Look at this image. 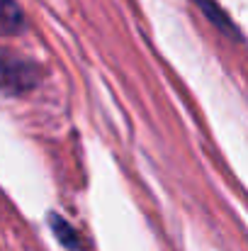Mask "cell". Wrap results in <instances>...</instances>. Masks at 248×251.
I'll use <instances>...</instances> for the list:
<instances>
[{
	"mask_svg": "<svg viewBox=\"0 0 248 251\" xmlns=\"http://www.w3.org/2000/svg\"><path fill=\"white\" fill-rule=\"evenodd\" d=\"M49 222H51V229H54L56 239H59L66 249L83 251V242H81V237H78V232H76V227H71L61 215H51V217H49Z\"/></svg>",
	"mask_w": 248,
	"mask_h": 251,
	"instance_id": "obj_4",
	"label": "cell"
},
{
	"mask_svg": "<svg viewBox=\"0 0 248 251\" xmlns=\"http://www.w3.org/2000/svg\"><path fill=\"white\" fill-rule=\"evenodd\" d=\"M24 29V12L17 0H0V34H20Z\"/></svg>",
	"mask_w": 248,
	"mask_h": 251,
	"instance_id": "obj_2",
	"label": "cell"
},
{
	"mask_svg": "<svg viewBox=\"0 0 248 251\" xmlns=\"http://www.w3.org/2000/svg\"><path fill=\"white\" fill-rule=\"evenodd\" d=\"M197 5H200V10L204 12V17L222 32V34H226V37H234V39H239V32H236V27H234V22L226 17V12L214 2V0H197Z\"/></svg>",
	"mask_w": 248,
	"mask_h": 251,
	"instance_id": "obj_3",
	"label": "cell"
},
{
	"mask_svg": "<svg viewBox=\"0 0 248 251\" xmlns=\"http://www.w3.org/2000/svg\"><path fill=\"white\" fill-rule=\"evenodd\" d=\"M37 71L39 69L32 61L0 51V88L5 93L17 95V93L32 90L34 85L39 83V74Z\"/></svg>",
	"mask_w": 248,
	"mask_h": 251,
	"instance_id": "obj_1",
	"label": "cell"
}]
</instances>
